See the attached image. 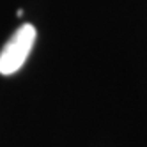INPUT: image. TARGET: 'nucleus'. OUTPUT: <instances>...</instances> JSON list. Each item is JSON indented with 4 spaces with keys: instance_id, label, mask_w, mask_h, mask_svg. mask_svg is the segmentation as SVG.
Returning <instances> with one entry per match:
<instances>
[{
    "instance_id": "nucleus-1",
    "label": "nucleus",
    "mask_w": 147,
    "mask_h": 147,
    "mask_svg": "<svg viewBox=\"0 0 147 147\" xmlns=\"http://www.w3.org/2000/svg\"><path fill=\"white\" fill-rule=\"evenodd\" d=\"M36 27L30 23H25L16 30L0 51V75L7 76L23 67L30 50L36 43Z\"/></svg>"
}]
</instances>
